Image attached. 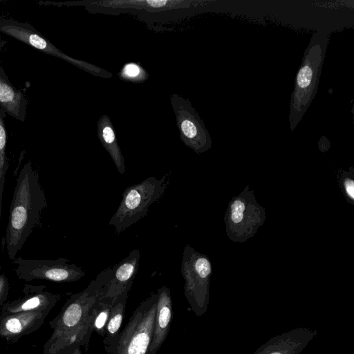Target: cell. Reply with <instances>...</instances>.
<instances>
[{"label":"cell","instance_id":"6da1fadb","mask_svg":"<svg viewBox=\"0 0 354 354\" xmlns=\"http://www.w3.org/2000/svg\"><path fill=\"white\" fill-rule=\"evenodd\" d=\"M112 274V268L104 270L84 290L70 297L49 322L53 333L44 345V354H71L76 346L88 344L93 332L91 308Z\"/></svg>","mask_w":354,"mask_h":354},{"label":"cell","instance_id":"8fae6325","mask_svg":"<svg viewBox=\"0 0 354 354\" xmlns=\"http://www.w3.org/2000/svg\"><path fill=\"white\" fill-rule=\"evenodd\" d=\"M317 331L298 327L270 339L253 354H299Z\"/></svg>","mask_w":354,"mask_h":354},{"label":"cell","instance_id":"ac0fdd59","mask_svg":"<svg viewBox=\"0 0 354 354\" xmlns=\"http://www.w3.org/2000/svg\"><path fill=\"white\" fill-rule=\"evenodd\" d=\"M6 117V113L0 109V179L3 175H6L8 167V161L6 153L7 143Z\"/></svg>","mask_w":354,"mask_h":354},{"label":"cell","instance_id":"4fadbf2b","mask_svg":"<svg viewBox=\"0 0 354 354\" xmlns=\"http://www.w3.org/2000/svg\"><path fill=\"white\" fill-rule=\"evenodd\" d=\"M158 301L152 340L147 354H156L164 343L170 329L172 301L167 286L158 289Z\"/></svg>","mask_w":354,"mask_h":354},{"label":"cell","instance_id":"d6986e66","mask_svg":"<svg viewBox=\"0 0 354 354\" xmlns=\"http://www.w3.org/2000/svg\"><path fill=\"white\" fill-rule=\"evenodd\" d=\"M9 292V283L5 274H0V306L5 304Z\"/></svg>","mask_w":354,"mask_h":354},{"label":"cell","instance_id":"5bb4252c","mask_svg":"<svg viewBox=\"0 0 354 354\" xmlns=\"http://www.w3.org/2000/svg\"><path fill=\"white\" fill-rule=\"evenodd\" d=\"M28 104L24 91L15 87L0 67V109L16 120L24 122Z\"/></svg>","mask_w":354,"mask_h":354},{"label":"cell","instance_id":"52a82bcc","mask_svg":"<svg viewBox=\"0 0 354 354\" xmlns=\"http://www.w3.org/2000/svg\"><path fill=\"white\" fill-rule=\"evenodd\" d=\"M181 273L185 281V296L191 309L196 316L204 315L208 308L212 273L209 259L186 245L183 254Z\"/></svg>","mask_w":354,"mask_h":354},{"label":"cell","instance_id":"7c38bea8","mask_svg":"<svg viewBox=\"0 0 354 354\" xmlns=\"http://www.w3.org/2000/svg\"><path fill=\"white\" fill-rule=\"evenodd\" d=\"M140 258L139 250H133L112 268V277L103 288L100 297L115 299L122 292L129 291L138 271Z\"/></svg>","mask_w":354,"mask_h":354},{"label":"cell","instance_id":"277c9868","mask_svg":"<svg viewBox=\"0 0 354 354\" xmlns=\"http://www.w3.org/2000/svg\"><path fill=\"white\" fill-rule=\"evenodd\" d=\"M158 295L152 292L133 311L127 325L105 348L108 354H147L152 340Z\"/></svg>","mask_w":354,"mask_h":354},{"label":"cell","instance_id":"7402d4cb","mask_svg":"<svg viewBox=\"0 0 354 354\" xmlns=\"http://www.w3.org/2000/svg\"><path fill=\"white\" fill-rule=\"evenodd\" d=\"M71 354H82L80 346H76Z\"/></svg>","mask_w":354,"mask_h":354},{"label":"cell","instance_id":"e0dca14e","mask_svg":"<svg viewBox=\"0 0 354 354\" xmlns=\"http://www.w3.org/2000/svg\"><path fill=\"white\" fill-rule=\"evenodd\" d=\"M339 185L348 203L354 205V169L343 170L338 177Z\"/></svg>","mask_w":354,"mask_h":354},{"label":"cell","instance_id":"9c48e42d","mask_svg":"<svg viewBox=\"0 0 354 354\" xmlns=\"http://www.w3.org/2000/svg\"><path fill=\"white\" fill-rule=\"evenodd\" d=\"M50 311L46 310L15 313L1 311L0 338L10 344L17 342L21 337L39 329Z\"/></svg>","mask_w":354,"mask_h":354},{"label":"cell","instance_id":"ba28073f","mask_svg":"<svg viewBox=\"0 0 354 354\" xmlns=\"http://www.w3.org/2000/svg\"><path fill=\"white\" fill-rule=\"evenodd\" d=\"M69 259L59 257L57 259H26L15 258V273L19 279L30 281L35 279L55 282L76 281L85 276L82 268L75 263H68Z\"/></svg>","mask_w":354,"mask_h":354},{"label":"cell","instance_id":"30bf717a","mask_svg":"<svg viewBox=\"0 0 354 354\" xmlns=\"http://www.w3.org/2000/svg\"><path fill=\"white\" fill-rule=\"evenodd\" d=\"M24 296L2 305L1 311L15 313L26 311L51 310L62 297L49 292L44 285L25 284Z\"/></svg>","mask_w":354,"mask_h":354},{"label":"cell","instance_id":"7a4b0ae2","mask_svg":"<svg viewBox=\"0 0 354 354\" xmlns=\"http://www.w3.org/2000/svg\"><path fill=\"white\" fill-rule=\"evenodd\" d=\"M47 201L39 174L30 161L25 162L18 174L11 201L5 234L8 257L15 259L35 227L39 225Z\"/></svg>","mask_w":354,"mask_h":354},{"label":"cell","instance_id":"5b68a950","mask_svg":"<svg viewBox=\"0 0 354 354\" xmlns=\"http://www.w3.org/2000/svg\"><path fill=\"white\" fill-rule=\"evenodd\" d=\"M166 176L160 179L149 177L124 191L121 202L109 222L117 235L144 218L149 206L158 202L167 188Z\"/></svg>","mask_w":354,"mask_h":354},{"label":"cell","instance_id":"9a60e30c","mask_svg":"<svg viewBox=\"0 0 354 354\" xmlns=\"http://www.w3.org/2000/svg\"><path fill=\"white\" fill-rule=\"evenodd\" d=\"M128 292L129 291L122 292L113 303L105 328L103 340L104 348L107 347L119 333L125 313Z\"/></svg>","mask_w":354,"mask_h":354},{"label":"cell","instance_id":"3957f363","mask_svg":"<svg viewBox=\"0 0 354 354\" xmlns=\"http://www.w3.org/2000/svg\"><path fill=\"white\" fill-rule=\"evenodd\" d=\"M330 33L316 31L306 48L290 96L288 121L293 131L314 100L318 88Z\"/></svg>","mask_w":354,"mask_h":354},{"label":"cell","instance_id":"ffe728a7","mask_svg":"<svg viewBox=\"0 0 354 354\" xmlns=\"http://www.w3.org/2000/svg\"><path fill=\"white\" fill-rule=\"evenodd\" d=\"M139 68L135 64H129L126 66L124 72L129 77H135L139 73Z\"/></svg>","mask_w":354,"mask_h":354},{"label":"cell","instance_id":"603a6c76","mask_svg":"<svg viewBox=\"0 0 354 354\" xmlns=\"http://www.w3.org/2000/svg\"><path fill=\"white\" fill-rule=\"evenodd\" d=\"M7 41L0 39V53L1 52L3 48L7 44Z\"/></svg>","mask_w":354,"mask_h":354},{"label":"cell","instance_id":"2e32d148","mask_svg":"<svg viewBox=\"0 0 354 354\" xmlns=\"http://www.w3.org/2000/svg\"><path fill=\"white\" fill-rule=\"evenodd\" d=\"M100 295L93 304L90 315L93 332L104 337L106 325L115 299L100 297Z\"/></svg>","mask_w":354,"mask_h":354},{"label":"cell","instance_id":"8992f818","mask_svg":"<svg viewBox=\"0 0 354 354\" xmlns=\"http://www.w3.org/2000/svg\"><path fill=\"white\" fill-rule=\"evenodd\" d=\"M266 218V209L257 203L254 190L246 185L228 203L224 216L227 236L233 242L245 243L256 234Z\"/></svg>","mask_w":354,"mask_h":354},{"label":"cell","instance_id":"44dd1931","mask_svg":"<svg viewBox=\"0 0 354 354\" xmlns=\"http://www.w3.org/2000/svg\"><path fill=\"white\" fill-rule=\"evenodd\" d=\"M6 175H3L0 179V222H1V209H2V198H3V187L5 185L6 180Z\"/></svg>","mask_w":354,"mask_h":354}]
</instances>
